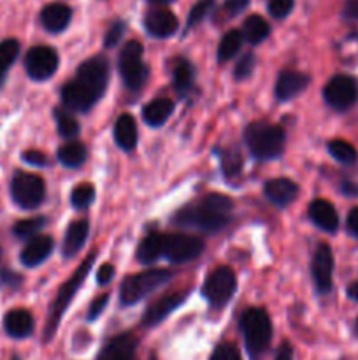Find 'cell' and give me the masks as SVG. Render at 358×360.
Here are the masks:
<instances>
[{"instance_id": "52a82bcc", "label": "cell", "mask_w": 358, "mask_h": 360, "mask_svg": "<svg viewBox=\"0 0 358 360\" xmlns=\"http://www.w3.org/2000/svg\"><path fill=\"white\" fill-rule=\"evenodd\" d=\"M142 53L144 48L139 41H128L119 53V74L125 86L132 91L140 90L150 76L147 65L142 62Z\"/></svg>"}, {"instance_id": "cb8c5ba5", "label": "cell", "mask_w": 358, "mask_h": 360, "mask_svg": "<svg viewBox=\"0 0 358 360\" xmlns=\"http://www.w3.org/2000/svg\"><path fill=\"white\" fill-rule=\"evenodd\" d=\"M137 137H139V132H137L135 120L130 115H121L114 123V141L121 150L132 151L133 148L137 146Z\"/></svg>"}, {"instance_id": "44dd1931", "label": "cell", "mask_w": 358, "mask_h": 360, "mask_svg": "<svg viewBox=\"0 0 358 360\" xmlns=\"http://www.w3.org/2000/svg\"><path fill=\"white\" fill-rule=\"evenodd\" d=\"M39 20H41V25L44 27V30L51 32V34H60V32H63L70 25L72 9L69 6H65V4L60 2L48 4L41 11V14H39Z\"/></svg>"}, {"instance_id": "c3c4849f", "label": "cell", "mask_w": 358, "mask_h": 360, "mask_svg": "<svg viewBox=\"0 0 358 360\" xmlns=\"http://www.w3.org/2000/svg\"><path fill=\"white\" fill-rule=\"evenodd\" d=\"M274 360H293V347L284 341V343L277 348L276 359Z\"/></svg>"}, {"instance_id": "83f0119b", "label": "cell", "mask_w": 358, "mask_h": 360, "mask_svg": "<svg viewBox=\"0 0 358 360\" xmlns=\"http://www.w3.org/2000/svg\"><path fill=\"white\" fill-rule=\"evenodd\" d=\"M270 34V25L267 20H263L258 14H251L246 18L244 25H242V37L249 42V44H260L265 41Z\"/></svg>"}, {"instance_id": "ffe728a7", "label": "cell", "mask_w": 358, "mask_h": 360, "mask_svg": "<svg viewBox=\"0 0 358 360\" xmlns=\"http://www.w3.org/2000/svg\"><path fill=\"white\" fill-rule=\"evenodd\" d=\"M263 193H265V197L274 206L286 207L288 204H291L297 199L298 186L297 183L288 178H274L265 183Z\"/></svg>"}, {"instance_id": "4316f807", "label": "cell", "mask_w": 358, "mask_h": 360, "mask_svg": "<svg viewBox=\"0 0 358 360\" xmlns=\"http://www.w3.org/2000/svg\"><path fill=\"white\" fill-rule=\"evenodd\" d=\"M193 79H195V69H193L192 63L186 58L175 60L174 67H172V83H174V90L181 97L192 91Z\"/></svg>"}, {"instance_id": "816d5d0a", "label": "cell", "mask_w": 358, "mask_h": 360, "mask_svg": "<svg viewBox=\"0 0 358 360\" xmlns=\"http://www.w3.org/2000/svg\"><path fill=\"white\" fill-rule=\"evenodd\" d=\"M343 190H344V193H347L350 197H358V186L351 185V183H347V181L344 183Z\"/></svg>"}, {"instance_id": "db71d44e", "label": "cell", "mask_w": 358, "mask_h": 360, "mask_svg": "<svg viewBox=\"0 0 358 360\" xmlns=\"http://www.w3.org/2000/svg\"><path fill=\"white\" fill-rule=\"evenodd\" d=\"M354 333H357V336H358V319H357V322H354Z\"/></svg>"}, {"instance_id": "ac0fdd59", "label": "cell", "mask_w": 358, "mask_h": 360, "mask_svg": "<svg viewBox=\"0 0 358 360\" xmlns=\"http://www.w3.org/2000/svg\"><path fill=\"white\" fill-rule=\"evenodd\" d=\"M309 76L293 69H284L276 81V98L281 102L291 101L307 88Z\"/></svg>"}, {"instance_id": "9a60e30c", "label": "cell", "mask_w": 358, "mask_h": 360, "mask_svg": "<svg viewBox=\"0 0 358 360\" xmlns=\"http://www.w3.org/2000/svg\"><path fill=\"white\" fill-rule=\"evenodd\" d=\"M144 27L150 35L157 39H167L171 35L175 34L179 23L178 18L172 11L160 7V9H153L146 14L144 18Z\"/></svg>"}, {"instance_id": "f6af8a7d", "label": "cell", "mask_w": 358, "mask_h": 360, "mask_svg": "<svg viewBox=\"0 0 358 360\" xmlns=\"http://www.w3.org/2000/svg\"><path fill=\"white\" fill-rule=\"evenodd\" d=\"M21 158H23V162H27V164L34 165V167H46V165H48V158H46V155L42 153V151H25Z\"/></svg>"}, {"instance_id": "9f6ffc18", "label": "cell", "mask_w": 358, "mask_h": 360, "mask_svg": "<svg viewBox=\"0 0 358 360\" xmlns=\"http://www.w3.org/2000/svg\"><path fill=\"white\" fill-rule=\"evenodd\" d=\"M0 259H2V248H0Z\"/></svg>"}, {"instance_id": "603a6c76", "label": "cell", "mask_w": 358, "mask_h": 360, "mask_svg": "<svg viewBox=\"0 0 358 360\" xmlns=\"http://www.w3.org/2000/svg\"><path fill=\"white\" fill-rule=\"evenodd\" d=\"M88 232H90V225L86 220H76L69 225L62 246V253L65 259H72L81 252V248L86 243Z\"/></svg>"}, {"instance_id": "681fc988", "label": "cell", "mask_w": 358, "mask_h": 360, "mask_svg": "<svg viewBox=\"0 0 358 360\" xmlns=\"http://www.w3.org/2000/svg\"><path fill=\"white\" fill-rule=\"evenodd\" d=\"M347 231L358 238V207H353L347 214Z\"/></svg>"}, {"instance_id": "2e32d148", "label": "cell", "mask_w": 358, "mask_h": 360, "mask_svg": "<svg viewBox=\"0 0 358 360\" xmlns=\"http://www.w3.org/2000/svg\"><path fill=\"white\" fill-rule=\"evenodd\" d=\"M53 248H55V241H53L51 236H35V238L28 239L25 248L21 250V264H23L25 267L41 266L44 260L49 259V255L53 253Z\"/></svg>"}, {"instance_id": "30bf717a", "label": "cell", "mask_w": 358, "mask_h": 360, "mask_svg": "<svg viewBox=\"0 0 358 360\" xmlns=\"http://www.w3.org/2000/svg\"><path fill=\"white\" fill-rule=\"evenodd\" d=\"M325 102L336 111H347L358 101V84L351 76H333L323 90Z\"/></svg>"}, {"instance_id": "f907efd6", "label": "cell", "mask_w": 358, "mask_h": 360, "mask_svg": "<svg viewBox=\"0 0 358 360\" xmlns=\"http://www.w3.org/2000/svg\"><path fill=\"white\" fill-rule=\"evenodd\" d=\"M347 297L353 299L354 302H358V281H354V283H351L350 287H347Z\"/></svg>"}, {"instance_id": "74e56055", "label": "cell", "mask_w": 358, "mask_h": 360, "mask_svg": "<svg viewBox=\"0 0 358 360\" xmlns=\"http://www.w3.org/2000/svg\"><path fill=\"white\" fill-rule=\"evenodd\" d=\"M255 55L253 53H246V55H242L241 58L237 60V63H235V69H234V77L237 81H244L248 79L249 76L253 74V69H255Z\"/></svg>"}, {"instance_id": "7dc6e473", "label": "cell", "mask_w": 358, "mask_h": 360, "mask_svg": "<svg viewBox=\"0 0 358 360\" xmlns=\"http://www.w3.org/2000/svg\"><path fill=\"white\" fill-rule=\"evenodd\" d=\"M343 16L346 20H358V0H346L344 2Z\"/></svg>"}, {"instance_id": "1f68e13d", "label": "cell", "mask_w": 358, "mask_h": 360, "mask_svg": "<svg viewBox=\"0 0 358 360\" xmlns=\"http://www.w3.org/2000/svg\"><path fill=\"white\" fill-rule=\"evenodd\" d=\"M55 120L58 125V134L63 139H74L79 136V123L72 116V111L67 108H56L55 109Z\"/></svg>"}, {"instance_id": "5b68a950", "label": "cell", "mask_w": 358, "mask_h": 360, "mask_svg": "<svg viewBox=\"0 0 358 360\" xmlns=\"http://www.w3.org/2000/svg\"><path fill=\"white\" fill-rule=\"evenodd\" d=\"M241 333L244 338L246 350L256 360L269 348L272 340V323L269 313L263 308H249L241 316Z\"/></svg>"}, {"instance_id": "60d3db41", "label": "cell", "mask_w": 358, "mask_h": 360, "mask_svg": "<svg viewBox=\"0 0 358 360\" xmlns=\"http://www.w3.org/2000/svg\"><path fill=\"white\" fill-rule=\"evenodd\" d=\"M295 0H270L269 2V13L272 14L276 20H283L288 14L293 11Z\"/></svg>"}, {"instance_id": "7402d4cb", "label": "cell", "mask_w": 358, "mask_h": 360, "mask_svg": "<svg viewBox=\"0 0 358 360\" xmlns=\"http://www.w3.org/2000/svg\"><path fill=\"white\" fill-rule=\"evenodd\" d=\"M309 218L318 229L325 232H336L339 227V217L337 211L329 200L316 199L309 206Z\"/></svg>"}, {"instance_id": "b9f144b4", "label": "cell", "mask_w": 358, "mask_h": 360, "mask_svg": "<svg viewBox=\"0 0 358 360\" xmlns=\"http://www.w3.org/2000/svg\"><path fill=\"white\" fill-rule=\"evenodd\" d=\"M125 30H126V25L123 23V21H114V23L109 27L107 34H105V39H104L105 48H114V46L123 39Z\"/></svg>"}, {"instance_id": "d6a6232c", "label": "cell", "mask_w": 358, "mask_h": 360, "mask_svg": "<svg viewBox=\"0 0 358 360\" xmlns=\"http://www.w3.org/2000/svg\"><path fill=\"white\" fill-rule=\"evenodd\" d=\"M48 224V218L44 217H34V218H27V220H20L16 221V225L13 227V234L14 238L18 239H32L35 236H39V232L46 227Z\"/></svg>"}, {"instance_id": "e575fe53", "label": "cell", "mask_w": 358, "mask_h": 360, "mask_svg": "<svg viewBox=\"0 0 358 360\" xmlns=\"http://www.w3.org/2000/svg\"><path fill=\"white\" fill-rule=\"evenodd\" d=\"M95 200V188L90 183H81L76 188L72 190V195H70V202L76 210H86L88 206H91Z\"/></svg>"}, {"instance_id": "f5cc1de1", "label": "cell", "mask_w": 358, "mask_h": 360, "mask_svg": "<svg viewBox=\"0 0 358 360\" xmlns=\"http://www.w3.org/2000/svg\"><path fill=\"white\" fill-rule=\"evenodd\" d=\"M150 2H153V4H168V2H172V0H150Z\"/></svg>"}, {"instance_id": "7a4b0ae2", "label": "cell", "mask_w": 358, "mask_h": 360, "mask_svg": "<svg viewBox=\"0 0 358 360\" xmlns=\"http://www.w3.org/2000/svg\"><path fill=\"white\" fill-rule=\"evenodd\" d=\"M232 210L234 202L230 197L223 193H207L197 202L183 207L174 217V224L202 232H218L228 225Z\"/></svg>"}, {"instance_id": "bcb514c9", "label": "cell", "mask_w": 358, "mask_h": 360, "mask_svg": "<svg viewBox=\"0 0 358 360\" xmlns=\"http://www.w3.org/2000/svg\"><path fill=\"white\" fill-rule=\"evenodd\" d=\"M114 267L111 266V264H104V266L98 267L97 271V281L98 285H109L112 281V278H114Z\"/></svg>"}, {"instance_id": "ba28073f", "label": "cell", "mask_w": 358, "mask_h": 360, "mask_svg": "<svg viewBox=\"0 0 358 360\" xmlns=\"http://www.w3.org/2000/svg\"><path fill=\"white\" fill-rule=\"evenodd\" d=\"M11 197H13V202L21 210H37L44 202L46 185L39 176L25 171H16L11 179Z\"/></svg>"}, {"instance_id": "484cf974", "label": "cell", "mask_w": 358, "mask_h": 360, "mask_svg": "<svg viewBox=\"0 0 358 360\" xmlns=\"http://www.w3.org/2000/svg\"><path fill=\"white\" fill-rule=\"evenodd\" d=\"M164 245H165V234L160 232H151L146 238L140 241L139 248H137V260L144 266L147 264L157 262L160 257H164Z\"/></svg>"}, {"instance_id": "4dcf8cb0", "label": "cell", "mask_w": 358, "mask_h": 360, "mask_svg": "<svg viewBox=\"0 0 358 360\" xmlns=\"http://www.w3.org/2000/svg\"><path fill=\"white\" fill-rule=\"evenodd\" d=\"M244 37H242V32L239 30H230L221 37L220 46H218V60L220 62H228V60L234 58L239 51H241V46Z\"/></svg>"}, {"instance_id": "d590c367", "label": "cell", "mask_w": 358, "mask_h": 360, "mask_svg": "<svg viewBox=\"0 0 358 360\" xmlns=\"http://www.w3.org/2000/svg\"><path fill=\"white\" fill-rule=\"evenodd\" d=\"M221 169L227 178H234L242 169V157L237 150H223L220 155Z\"/></svg>"}, {"instance_id": "8fae6325", "label": "cell", "mask_w": 358, "mask_h": 360, "mask_svg": "<svg viewBox=\"0 0 358 360\" xmlns=\"http://www.w3.org/2000/svg\"><path fill=\"white\" fill-rule=\"evenodd\" d=\"M58 53L49 46H34L25 55V70L34 81H46L58 69Z\"/></svg>"}, {"instance_id": "f1b7e54d", "label": "cell", "mask_w": 358, "mask_h": 360, "mask_svg": "<svg viewBox=\"0 0 358 360\" xmlns=\"http://www.w3.org/2000/svg\"><path fill=\"white\" fill-rule=\"evenodd\" d=\"M88 151L86 146L79 141H70V143L63 144L58 150V160L60 164L65 165L69 169H77L86 162Z\"/></svg>"}, {"instance_id": "8d00e7d4", "label": "cell", "mask_w": 358, "mask_h": 360, "mask_svg": "<svg viewBox=\"0 0 358 360\" xmlns=\"http://www.w3.org/2000/svg\"><path fill=\"white\" fill-rule=\"evenodd\" d=\"M213 6H214L213 0H200V2H197L195 6L192 7V11H190L186 27L192 28V27H197L199 23H202V21L207 18V14L213 11Z\"/></svg>"}, {"instance_id": "836d02e7", "label": "cell", "mask_w": 358, "mask_h": 360, "mask_svg": "<svg viewBox=\"0 0 358 360\" xmlns=\"http://www.w3.org/2000/svg\"><path fill=\"white\" fill-rule=\"evenodd\" d=\"M329 151L337 162H340V164H344V165L354 164V162H357V158H358L357 150H354V148L351 146L350 143H346V141H343V139L330 141Z\"/></svg>"}, {"instance_id": "d6986e66", "label": "cell", "mask_w": 358, "mask_h": 360, "mask_svg": "<svg viewBox=\"0 0 358 360\" xmlns=\"http://www.w3.org/2000/svg\"><path fill=\"white\" fill-rule=\"evenodd\" d=\"M34 316L28 309L16 308L11 309L4 316V330L13 340H25L30 338L34 333Z\"/></svg>"}, {"instance_id": "6da1fadb", "label": "cell", "mask_w": 358, "mask_h": 360, "mask_svg": "<svg viewBox=\"0 0 358 360\" xmlns=\"http://www.w3.org/2000/svg\"><path fill=\"white\" fill-rule=\"evenodd\" d=\"M109 81V63L104 56L88 58L77 67L74 79L62 88V102L69 111L88 112L104 95Z\"/></svg>"}, {"instance_id": "11a10c76", "label": "cell", "mask_w": 358, "mask_h": 360, "mask_svg": "<svg viewBox=\"0 0 358 360\" xmlns=\"http://www.w3.org/2000/svg\"><path fill=\"white\" fill-rule=\"evenodd\" d=\"M11 360H21V359H20V355H13V357H11Z\"/></svg>"}, {"instance_id": "7bdbcfd3", "label": "cell", "mask_w": 358, "mask_h": 360, "mask_svg": "<svg viewBox=\"0 0 358 360\" xmlns=\"http://www.w3.org/2000/svg\"><path fill=\"white\" fill-rule=\"evenodd\" d=\"M249 6V0H227L223 4V11L227 14V18H234L237 14H241L242 11H246V7Z\"/></svg>"}, {"instance_id": "ab89813d", "label": "cell", "mask_w": 358, "mask_h": 360, "mask_svg": "<svg viewBox=\"0 0 358 360\" xmlns=\"http://www.w3.org/2000/svg\"><path fill=\"white\" fill-rule=\"evenodd\" d=\"M209 360H242L241 354H239L237 347L232 343H221L218 345L216 350L213 352Z\"/></svg>"}, {"instance_id": "f546056e", "label": "cell", "mask_w": 358, "mask_h": 360, "mask_svg": "<svg viewBox=\"0 0 358 360\" xmlns=\"http://www.w3.org/2000/svg\"><path fill=\"white\" fill-rule=\"evenodd\" d=\"M20 55V42L16 39H4L0 42V88L7 79V72Z\"/></svg>"}, {"instance_id": "5bb4252c", "label": "cell", "mask_w": 358, "mask_h": 360, "mask_svg": "<svg viewBox=\"0 0 358 360\" xmlns=\"http://www.w3.org/2000/svg\"><path fill=\"white\" fill-rule=\"evenodd\" d=\"M188 294L186 292H172V294L164 295L158 301H154L150 308L146 309L142 316V326L146 327H154L161 322V320L167 319L175 308L183 304L186 301Z\"/></svg>"}, {"instance_id": "ee69618b", "label": "cell", "mask_w": 358, "mask_h": 360, "mask_svg": "<svg viewBox=\"0 0 358 360\" xmlns=\"http://www.w3.org/2000/svg\"><path fill=\"white\" fill-rule=\"evenodd\" d=\"M107 302H109V294H104L100 295V297L95 299L90 306V311H88V320H90V322L97 320L98 316H100V313L104 311L105 306H107Z\"/></svg>"}, {"instance_id": "277c9868", "label": "cell", "mask_w": 358, "mask_h": 360, "mask_svg": "<svg viewBox=\"0 0 358 360\" xmlns=\"http://www.w3.org/2000/svg\"><path fill=\"white\" fill-rule=\"evenodd\" d=\"M244 141L253 157L258 160H272L283 153L286 136L279 125L255 122L246 127Z\"/></svg>"}, {"instance_id": "7c38bea8", "label": "cell", "mask_w": 358, "mask_h": 360, "mask_svg": "<svg viewBox=\"0 0 358 360\" xmlns=\"http://www.w3.org/2000/svg\"><path fill=\"white\" fill-rule=\"evenodd\" d=\"M204 252V241L188 234H165L164 257L172 264H185Z\"/></svg>"}, {"instance_id": "3957f363", "label": "cell", "mask_w": 358, "mask_h": 360, "mask_svg": "<svg viewBox=\"0 0 358 360\" xmlns=\"http://www.w3.org/2000/svg\"><path fill=\"white\" fill-rule=\"evenodd\" d=\"M95 259H97V253H90V255L86 257V260L77 267L76 273H74L72 276H70L69 280L60 287L58 294H56V299L51 302V308H49L48 322H46V329H44L46 343H49V341L53 340V336L56 334V329H58L60 322H62L63 313L67 311V308H69V304L72 302L76 292L79 290L81 285H83L84 280H86Z\"/></svg>"}, {"instance_id": "e0dca14e", "label": "cell", "mask_w": 358, "mask_h": 360, "mask_svg": "<svg viewBox=\"0 0 358 360\" xmlns=\"http://www.w3.org/2000/svg\"><path fill=\"white\" fill-rule=\"evenodd\" d=\"M137 340L130 333L112 338L95 360H137Z\"/></svg>"}, {"instance_id": "8992f818", "label": "cell", "mask_w": 358, "mask_h": 360, "mask_svg": "<svg viewBox=\"0 0 358 360\" xmlns=\"http://www.w3.org/2000/svg\"><path fill=\"white\" fill-rule=\"evenodd\" d=\"M171 276V271L167 269H150L139 274H132L123 280L121 287H119V301L123 306L135 304L147 294L167 283Z\"/></svg>"}, {"instance_id": "f35d334b", "label": "cell", "mask_w": 358, "mask_h": 360, "mask_svg": "<svg viewBox=\"0 0 358 360\" xmlns=\"http://www.w3.org/2000/svg\"><path fill=\"white\" fill-rule=\"evenodd\" d=\"M23 283V278L21 274L14 273L13 269H7V267H0V288H7V290H16Z\"/></svg>"}, {"instance_id": "9c48e42d", "label": "cell", "mask_w": 358, "mask_h": 360, "mask_svg": "<svg viewBox=\"0 0 358 360\" xmlns=\"http://www.w3.org/2000/svg\"><path fill=\"white\" fill-rule=\"evenodd\" d=\"M237 280L230 267L220 266L206 278L202 285V295L213 308H223L234 295Z\"/></svg>"}, {"instance_id": "4fadbf2b", "label": "cell", "mask_w": 358, "mask_h": 360, "mask_svg": "<svg viewBox=\"0 0 358 360\" xmlns=\"http://www.w3.org/2000/svg\"><path fill=\"white\" fill-rule=\"evenodd\" d=\"M312 280L319 294H329L332 290L333 255L329 245H319L312 257Z\"/></svg>"}, {"instance_id": "d4e9b609", "label": "cell", "mask_w": 358, "mask_h": 360, "mask_svg": "<svg viewBox=\"0 0 358 360\" xmlns=\"http://www.w3.org/2000/svg\"><path fill=\"white\" fill-rule=\"evenodd\" d=\"M172 112H174V102L171 98L160 97L151 101L147 105H144L142 120L150 127H161L171 118Z\"/></svg>"}]
</instances>
